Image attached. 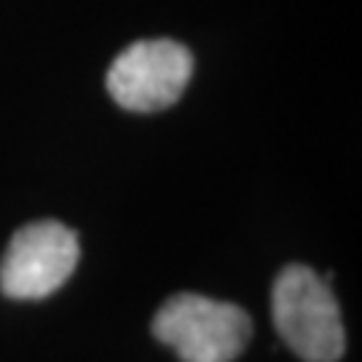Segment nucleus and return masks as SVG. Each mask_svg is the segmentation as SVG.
<instances>
[{
  "label": "nucleus",
  "instance_id": "obj_1",
  "mask_svg": "<svg viewBox=\"0 0 362 362\" xmlns=\"http://www.w3.org/2000/svg\"><path fill=\"white\" fill-rule=\"evenodd\" d=\"M276 333L303 362H338L346 346L330 287L309 266H287L272 290Z\"/></svg>",
  "mask_w": 362,
  "mask_h": 362
},
{
  "label": "nucleus",
  "instance_id": "obj_2",
  "mask_svg": "<svg viewBox=\"0 0 362 362\" xmlns=\"http://www.w3.org/2000/svg\"><path fill=\"white\" fill-rule=\"evenodd\" d=\"M153 336L182 362H233L250 344L252 320L228 300L177 293L156 311Z\"/></svg>",
  "mask_w": 362,
  "mask_h": 362
},
{
  "label": "nucleus",
  "instance_id": "obj_3",
  "mask_svg": "<svg viewBox=\"0 0 362 362\" xmlns=\"http://www.w3.org/2000/svg\"><path fill=\"white\" fill-rule=\"evenodd\" d=\"M194 76V57L177 40H137L107 70V91L124 110L156 113L180 100Z\"/></svg>",
  "mask_w": 362,
  "mask_h": 362
},
{
  "label": "nucleus",
  "instance_id": "obj_4",
  "mask_svg": "<svg viewBox=\"0 0 362 362\" xmlns=\"http://www.w3.org/2000/svg\"><path fill=\"white\" fill-rule=\"evenodd\" d=\"M78 266V236L57 220H38L13 233L0 260V290L13 300L57 293Z\"/></svg>",
  "mask_w": 362,
  "mask_h": 362
}]
</instances>
